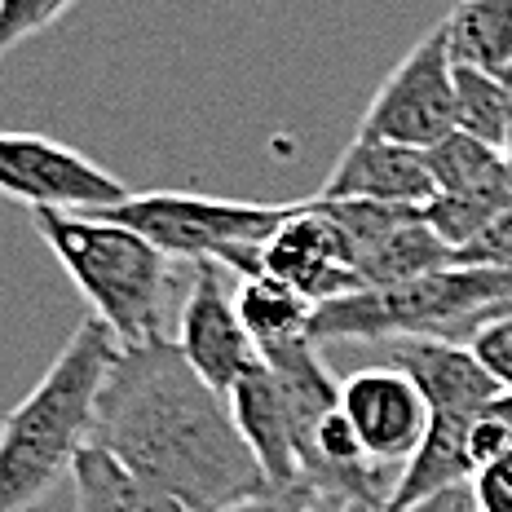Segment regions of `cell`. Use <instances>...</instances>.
I'll list each match as a JSON object with an SVG mask.
<instances>
[{
	"mask_svg": "<svg viewBox=\"0 0 512 512\" xmlns=\"http://www.w3.org/2000/svg\"><path fill=\"white\" fill-rule=\"evenodd\" d=\"M473 495L482 512H512V451L473 473Z\"/></svg>",
	"mask_w": 512,
	"mask_h": 512,
	"instance_id": "cell-26",
	"label": "cell"
},
{
	"mask_svg": "<svg viewBox=\"0 0 512 512\" xmlns=\"http://www.w3.org/2000/svg\"><path fill=\"white\" fill-rule=\"evenodd\" d=\"M177 349L217 393H230L265 362L239 318L234 292L221 283L217 261H195V279L177 314Z\"/></svg>",
	"mask_w": 512,
	"mask_h": 512,
	"instance_id": "cell-8",
	"label": "cell"
},
{
	"mask_svg": "<svg viewBox=\"0 0 512 512\" xmlns=\"http://www.w3.org/2000/svg\"><path fill=\"white\" fill-rule=\"evenodd\" d=\"M71 486H76V512H190L168 490L124 468L106 446L89 442L71 468Z\"/></svg>",
	"mask_w": 512,
	"mask_h": 512,
	"instance_id": "cell-15",
	"label": "cell"
},
{
	"mask_svg": "<svg viewBox=\"0 0 512 512\" xmlns=\"http://www.w3.org/2000/svg\"><path fill=\"white\" fill-rule=\"evenodd\" d=\"M446 133H455V58L437 23L376 89L371 106L362 111L358 137L429 151Z\"/></svg>",
	"mask_w": 512,
	"mask_h": 512,
	"instance_id": "cell-6",
	"label": "cell"
},
{
	"mask_svg": "<svg viewBox=\"0 0 512 512\" xmlns=\"http://www.w3.org/2000/svg\"><path fill=\"white\" fill-rule=\"evenodd\" d=\"M340 411L358 429L362 446L376 464L407 468L429 433V398L402 367H362L340 384Z\"/></svg>",
	"mask_w": 512,
	"mask_h": 512,
	"instance_id": "cell-9",
	"label": "cell"
},
{
	"mask_svg": "<svg viewBox=\"0 0 512 512\" xmlns=\"http://www.w3.org/2000/svg\"><path fill=\"white\" fill-rule=\"evenodd\" d=\"M261 270L274 279L292 283L301 296H309L314 305L336 301L345 292H358V274L349 261L345 239L336 234V226L323 217V208L309 199L296 208L292 221H283L274 230V239L261 248Z\"/></svg>",
	"mask_w": 512,
	"mask_h": 512,
	"instance_id": "cell-10",
	"label": "cell"
},
{
	"mask_svg": "<svg viewBox=\"0 0 512 512\" xmlns=\"http://www.w3.org/2000/svg\"><path fill=\"white\" fill-rule=\"evenodd\" d=\"M490 314H512V292H508V296H504V301H499L495 309H490Z\"/></svg>",
	"mask_w": 512,
	"mask_h": 512,
	"instance_id": "cell-31",
	"label": "cell"
},
{
	"mask_svg": "<svg viewBox=\"0 0 512 512\" xmlns=\"http://www.w3.org/2000/svg\"><path fill=\"white\" fill-rule=\"evenodd\" d=\"M314 490L309 486H287V490H265L256 499H243V504H230L221 512H305Z\"/></svg>",
	"mask_w": 512,
	"mask_h": 512,
	"instance_id": "cell-28",
	"label": "cell"
},
{
	"mask_svg": "<svg viewBox=\"0 0 512 512\" xmlns=\"http://www.w3.org/2000/svg\"><path fill=\"white\" fill-rule=\"evenodd\" d=\"M93 442L190 512H221L274 490L234 424L230 398L164 332L120 345L98 398Z\"/></svg>",
	"mask_w": 512,
	"mask_h": 512,
	"instance_id": "cell-1",
	"label": "cell"
},
{
	"mask_svg": "<svg viewBox=\"0 0 512 512\" xmlns=\"http://www.w3.org/2000/svg\"><path fill=\"white\" fill-rule=\"evenodd\" d=\"M429 168L437 190H482V186H512V164L504 151L477 142L468 133H446L437 146H429Z\"/></svg>",
	"mask_w": 512,
	"mask_h": 512,
	"instance_id": "cell-20",
	"label": "cell"
},
{
	"mask_svg": "<svg viewBox=\"0 0 512 512\" xmlns=\"http://www.w3.org/2000/svg\"><path fill=\"white\" fill-rule=\"evenodd\" d=\"M468 349L499 380V389L512 393V314H490L482 327H473L468 332Z\"/></svg>",
	"mask_w": 512,
	"mask_h": 512,
	"instance_id": "cell-24",
	"label": "cell"
},
{
	"mask_svg": "<svg viewBox=\"0 0 512 512\" xmlns=\"http://www.w3.org/2000/svg\"><path fill=\"white\" fill-rule=\"evenodd\" d=\"M301 204H248V199H208V195H128L124 204L102 208V217L124 221L177 261H217L234 274H261V248Z\"/></svg>",
	"mask_w": 512,
	"mask_h": 512,
	"instance_id": "cell-5",
	"label": "cell"
},
{
	"mask_svg": "<svg viewBox=\"0 0 512 512\" xmlns=\"http://www.w3.org/2000/svg\"><path fill=\"white\" fill-rule=\"evenodd\" d=\"M71 5L76 0H0V58H9L23 40L49 31L62 14H71Z\"/></svg>",
	"mask_w": 512,
	"mask_h": 512,
	"instance_id": "cell-23",
	"label": "cell"
},
{
	"mask_svg": "<svg viewBox=\"0 0 512 512\" xmlns=\"http://www.w3.org/2000/svg\"><path fill=\"white\" fill-rule=\"evenodd\" d=\"M31 221H36L45 248L67 270V279L93 305V318H102L120 345H137L159 332L173 256L159 252L146 234L102 217V212L36 208Z\"/></svg>",
	"mask_w": 512,
	"mask_h": 512,
	"instance_id": "cell-3",
	"label": "cell"
},
{
	"mask_svg": "<svg viewBox=\"0 0 512 512\" xmlns=\"http://www.w3.org/2000/svg\"><path fill=\"white\" fill-rule=\"evenodd\" d=\"M0 195L14 204L102 212L128 199V186L98 168L76 146L53 142L45 133H9L0 128Z\"/></svg>",
	"mask_w": 512,
	"mask_h": 512,
	"instance_id": "cell-7",
	"label": "cell"
},
{
	"mask_svg": "<svg viewBox=\"0 0 512 512\" xmlns=\"http://www.w3.org/2000/svg\"><path fill=\"white\" fill-rule=\"evenodd\" d=\"M455 265H482V270H504L512 274V204L499 212L490 226L455 252Z\"/></svg>",
	"mask_w": 512,
	"mask_h": 512,
	"instance_id": "cell-25",
	"label": "cell"
},
{
	"mask_svg": "<svg viewBox=\"0 0 512 512\" xmlns=\"http://www.w3.org/2000/svg\"><path fill=\"white\" fill-rule=\"evenodd\" d=\"M508 204H512V186L437 190L429 204H424V221L437 230V239H446L455 252H460L464 243H473Z\"/></svg>",
	"mask_w": 512,
	"mask_h": 512,
	"instance_id": "cell-21",
	"label": "cell"
},
{
	"mask_svg": "<svg viewBox=\"0 0 512 512\" xmlns=\"http://www.w3.org/2000/svg\"><path fill=\"white\" fill-rule=\"evenodd\" d=\"M512 292V274L482 265H446L393 287H358L314 305L309 340H460Z\"/></svg>",
	"mask_w": 512,
	"mask_h": 512,
	"instance_id": "cell-4",
	"label": "cell"
},
{
	"mask_svg": "<svg viewBox=\"0 0 512 512\" xmlns=\"http://www.w3.org/2000/svg\"><path fill=\"white\" fill-rule=\"evenodd\" d=\"M265 358V371L279 384L287 411L296 420V437H301V468H305V446H309V433L318 429L327 411L340 407V384L332 380V371L323 367V354L309 336L301 340H287V345H274V349H261Z\"/></svg>",
	"mask_w": 512,
	"mask_h": 512,
	"instance_id": "cell-14",
	"label": "cell"
},
{
	"mask_svg": "<svg viewBox=\"0 0 512 512\" xmlns=\"http://www.w3.org/2000/svg\"><path fill=\"white\" fill-rule=\"evenodd\" d=\"M433 195L437 181L429 155L415 146L380 142V137H354L318 190V199H376V204L407 208H424Z\"/></svg>",
	"mask_w": 512,
	"mask_h": 512,
	"instance_id": "cell-12",
	"label": "cell"
},
{
	"mask_svg": "<svg viewBox=\"0 0 512 512\" xmlns=\"http://www.w3.org/2000/svg\"><path fill=\"white\" fill-rule=\"evenodd\" d=\"M226 398H230V411H234V424H239L243 442L252 446L256 464H261L265 482H270L274 490L305 486L296 420H292V411H287L274 376L265 371V362L252 371V376H243L239 384H234Z\"/></svg>",
	"mask_w": 512,
	"mask_h": 512,
	"instance_id": "cell-13",
	"label": "cell"
},
{
	"mask_svg": "<svg viewBox=\"0 0 512 512\" xmlns=\"http://www.w3.org/2000/svg\"><path fill=\"white\" fill-rule=\"evenodd\" d=\"M504 84H508V106H512V71H504ZM508 164H512V128H508Z\"/></svg>",
	"mask_w": 512,
	"mask_h": 512,
	"instance_id": "cell-30",
	"label": "cell"
},
{
	"mask_svg": "<svg viewBox=\"0 0 512 512\" xmlns=\"http://www.w3.org/2000/svg\"><path fill=\"white\" fill-rule=\"evenodd\" d=\"M451 58L504 76L512 71V0H460L442 18Z\"/></svg>",
	"mask_w": 512,
	"mask_h": 512,
	"instance_id": "cell-17",
	"label": "cell"
},
{
	"mask_svg": "<svg viewBox=\"0 0 512 512\" xmlns=\"http://www.w3.org/2000/svg\"><path fill=\"white\" fill-rule=\"evenodd\" d=\"M455 128L477 137V142L495 146V151H508L512 106H508L504 76L455 62Z\"/></svg>",
	"mask_w": 512,
	"mask_h": 512,
	"instance_id": "cell-19",
	"label": "cell"
},
{
	"mask_svg": "<svg viewBox=\"0 0 512 512\" xmlns=\"http://www.w3.org/2000/svg\"><path fill=\"white\" fill-rule=\"evenodd\" d=\"M384 512H482V508H477L473 482H460V486L433 490V495L415 499V504H402V508H384Z\"/></svg>",
	"mask_w": 512,
	"mask_h": 512,
	"instance_id": "cell-27",
	"label": "cell"
},
{
	"mask_svg": "<svg viewBox=\"0 0 512 512\" xmlns=\"http://www.w3.org/2000/svg\"><path fill=\"white\" fill-rule=\"evenodd\" d=\"M446 265H455V248L446 239H437V230L424 217H415L402 230H393L384 243H376L371 252H362L354 270L362 287H393L420 279V274L446 270Z\"/></svg>",
	"mask_w": 512,
	"mask_h": 512,
	"instance_id": "cell-18",
	"label": "cell"
},
{
	"mask_svg": "<svg viewBox=\"0 0 512 512\" xmlns=\"http://www.w3.org/2000/svg\"><path fill=\"white\" fill-rule=\"evenodd\" d=\"M305 512H376V508L358 504V499H349V495H327V490H314V499H309Z\"/></svg>",
	"mask_w": 512,
	"mask_h": 512,
	"instance_id": "cell-29",
	"label": "cell"
},
{
	"mask_svg": "<svg viewBox=\"0 0 512 512\" xmlns=\"http://www.w3.org/2000/svg\"><path fill=\"white\" fill-rule=\"evenodd\" d=\"M389 362L420 384L433 420L473 424L504 398L499 380L460 340H389Z\"/></svg>",
	"mask_w": 512,
	"mask_h": 512,
	"instance_id": "cell-11",
	"label": "cell"
},
{
	"mask_svg": "<svg viewBox=\"0 0 512 512\" xmlns=\"http://www.w3.org/2000/svg\"><path fill=\"white\" fill-rule=\"evenodd\" d=\"M234 305H239V318L248 327V336L256 340V349H274V345H287V340L309 336L314 301L265 270L243 274L239 287H234Z\"/></svg>",
	"mask_w": 512,
	"mask_h": 512,
	"instance_id": "cell-16",
	"label": "cell"
},
{
	"mask_svg": "<svg viewBox=\"0 0 512 512\" xmlns=\"http://www.w3.org/2000/svg\"><path fill=\"white\" fill-rule=\"evenodd\" d=\"M323 208V217L336 226V234L345 239L349 261H358L362 252H371L376 243H384L393 230H402L407 221L424 217V208L407 204H376V199H314ZM358 274V270H354Z\"/></svg>",
	"mask_w": 512,
	"mask_h": 512,
	"instance_id": "cell-22",
	"label": "cell"
},
{
	"mask_svg": "<svg viewBox=\"0 0 512 512\" xmlns=\"http://www.w3.org/2000/svg\"><path fill=\"white\" fill-rule=\"evenodd\" d=\"M120 340L102 318H84L31 393L0 420V512H31L98 433L102 384Z\"/></svg>",
	"mask_w": 512,
	"mask_h": 512,
	"instance_id": "cell-2",
	"label": "cell"
}]
</instances>
